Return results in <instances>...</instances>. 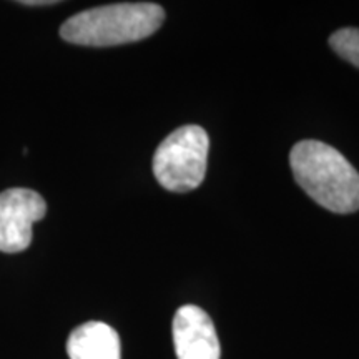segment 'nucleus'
<instances>
[{
  "instance_id": "obj_1",
  "label": "nucleus",
  "mask_w": 359,
  "mask_h": 359,
  "mask_svg": "<svg viewBox=\"0 0 359 359\" xmlns=\"http://www.w3.org/2000/svg\"><path fill=\"white\" fill-rule=\"evenodd\" d=\"M294 180L323 208L333 213L359 210V173L336 148L318 140L296 143L290 154Z\"/></svg>"
},
{
  "instance_id": "obj_2",
  "label": "nucleus",
  "mask_w": 359,
  "mask_h": 359,
  "mask_svg": "<svg viewBox=\"0 0 359 359\" xmlns=\"http://www.w3.org/2000/svg\"><path fill=\"white\" fill-rule=\"evenodd\" d=\"M163 20L165 11L158 4H111L75 13L60 27V37L85 47H111L150 37Z\"/></svg>"
},
{
  "instance_id": "obj_3",
  "label": "nucleus",
  "mask_w": 359,
  "mask_h": 359,
  "mask_svg": "<svg viewBox=\"0 0 359 359\" xmlns=\"http://www.w3.org/2000/svg\"><path fill=\"white\" fill-rule=\"evenodd\" d=\"M210 138L198 125H185L170 133L154 156L155 178L165 190L187 193L203 182Z\"/></svg>"
},
{
  "instance_id": "obj_4",
  "label": "nucleus",
  "mask_w": 359,
  "mask_h": 359,
  "mask_svg": "<svg viewBox=\"0 0 359 359\" xmlns=\"http://www.w3.org/2000/svg\"><path fill=\"white\" fill-rule=\"evenodd\" d=\"M47 213L37 191L11 188L0 193V251L19 253L32 243V224Z\"/></svg>"
},
{
  "instance_id": "obj_5",
  "label": "nucleus",
  "mask_w": 359,
  "mask_h": 359,
  "mask_svg": "<svg viewBox=\"0 0 359 359\" xmlns=\"http://www.w3.org/2000/svg\"><path fill=\"white\" fill-rule=\"evenodd\" d=\"M178 359H219V341L212 318L195 304H185L173 318Z\"/></svg>"
},
{
  "instance_id": "obj_6",
  "label": "nucleus",
  "mask_w": 359,
  "mask_h": 359,
  "mask_svg": "<svg viewBox=\"0 0 359 359\" xmlns=\"http://www.w3.org/2000/svg\"><path fill=\"white\" fill-rule=\"evenodd\" d=\"M67 353L70 359H122L118 334L100 321L75 327L67 341Z\"/></svg>"
},
{
  "instance_id": "obj_7",
  "label": "nucleus",
  "mask_w": 359,
  "mask_h": 359,
  "mask_svg": "<svg viewBox=\"0 0 359 359\" xmlns=\"http://www.w3.org/2000/svg\"><path fill=\"white\" fill-rule=\"evenodd\" d=\"M330 45L341 58L359 69V29L346 27L336 30L330 37Z\"/></svg>"
},
{
  "instance_id": "obj_8",
  "label": "nucleus",
  "mask_w": 359,
  "mask_h": 359,
  "mask_svg": "<svg viewBox=\"0 0 359 359\" xmlns=\"http://www.w3.org/2000/svg\"><path fill=\"white\" fill-rule=\"evenodd\" d=\"M20 4H24V6H52V4H55V2H52V0H24V2H20Z\"/></svg>"
}]
</instances>
